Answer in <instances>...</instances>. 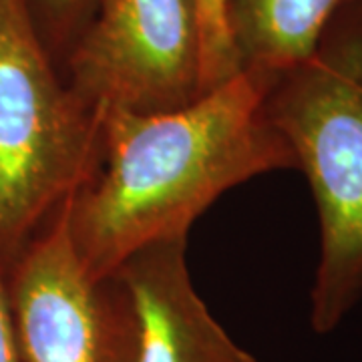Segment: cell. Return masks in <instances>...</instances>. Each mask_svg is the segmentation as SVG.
<instances>
[{
    "instance_id": "obj_7",
    "label": "cell",
    "mask_w": 362,
    "mask_h": 362,
    "mask_svg": "<svg viewBox=\"0 0 362 362\" xmlns=\"http://www.w3.org/2000/svg\"><path fill=\"white\" fill-rule=\"evenodd\" d=\"M352 0H228V26L240 71L278 77L310 59Z\"/></svg>"
},
{
    "instance_id": "obj_5",
    "label": "cell",
    "mask_w": 362,
    "mask_h": 362,
    "mask_svg": "<svg viewBox=\"0 0 362 362\" xmlns=\"http://www.w3.org/2000/svg\"><path fill=\"white\" fill-rule=\"evenodd\" d=\"M66 204L4 272L23 362H131L129 296L117 276L93 278L87 272Z\"/></svg>"
},
{
    "instance_id": "obj_2",
    "label": "cell",
    "mask_w": 362,
    "mask_h": 362,
    "mask_svg": "<svg viewBox=\"0 0 362 362\" xmlns=\"http://www.w3.org/2000/svg\"><path fill=\"white\" fill-rule=\"evenodd\" d=\"M266 111L318 209L310 324L328 334L362 298V0L338 13L310 59L274 78Z\"/></svg>"
},
{
    "instance_id": "obj_4",
    "label": "cell",
    "mask_w": 362,
    "mask_h": 362,
    "mask_svg": "<svg viewBox=\"0 0 362 362\" xmlns=\"http://www.w3.org/2000/svg\"><path fill=\"white\" fill-rule=\"evenodd\" d=\"M66 85L97 113H168L202 97L194 0H99L66 57Z\"/></svg>"
},
{
    "instance_id": "obj_1",
    "label": "cell",
    "mask_w": 362,
    "mask_h": 362,
    "mask_svg": "<svg viewBox=\"0 0 362 362\" xmlns=\"http://www.w3.org/2000/svg\"><path fill=\"white\" fill-rule=\"evenodd\" d=\"M272 75L240 71L168 113L105 111L97 165L69 199V228L93 278L161 242L185 240L220 195L296 169L266 111Z\"/></svg>"
},
{
    "instance_id": "obj_6",
    "label": "cell",
    "mask_w": 362,
    "mask_h": 362,
    "mask_svg": "<svg viewBox=\"0 0 362 362\" xmlns=\"http://www.w3.org/2000/svg\"><path fill=\"white\" fill-rule=\"evenodd\" d=\"M113 276L125 288L135 316L131 362H256L195 292L185 240L145 247Z\"/></svg>"
},
{
    "instance_id": "obj_10",
    "label": "cell",
    "mask_w": 362,
    "mask_h": 362,
    "mask_svg": "<svg viewBox=\"0 0 362 362\" xmlns=\"http://www.w3.org/2000/svg\"><path fill=\"white\" fill-rule=\"evenodd\" d=\"M0 362H23L16 332H14L6 280H4V272L2 270H0Z\"/></svg>"
},
{
    "instance_id": "obj_9",
    "label": "cell",
    "mask_w": 362,
    "mask_h": 362,
    "mask_svg": "<svg viewBox=\"0 0 362 362\" xmlns=\"http://www.w3.org/2000/svg\"><path fill=\"white\" fill-rule=\"evenodd\" d=\"M28 4L45 45L54 42L61 47L66 40L73 45L99 0H28Z\"/></svg>"
},
{
    "instance_id": "obj_8",
    "label": "cell",
    "mask_w": 362,
    "mask_h": 362,
    "mask_svg": "<svg viewBox=\"0 0 362 362\" xmlns=\"http://www.w3.org/2000/svg\"><path fill=\"white\" fill-rule=\"evenodd\" d=\"M202 35V93L240 73L228 26V0H194Z\"/></svg>"
},
{
    "instance_id": "obj_3",
    "label": "cell",
    "mask_w": 362,
    "mask_h": 362,
    "mask_svg": "<svg viewBox=\"0 0 362 362\" xmlns=\"http://www.w3.org/2000/svg\"><path fill=\"white\" fill-rule=\"evenodd\" d=\"M101 117L59 77L28 0H0V270L89 180Z\"/></svg>"
}]
</instances>
